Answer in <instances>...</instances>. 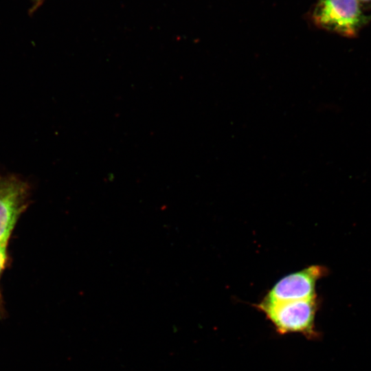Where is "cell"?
I'll return each instance as SVG.
<instances>
[{
	"label": "cell",
	"instance_id": "obj_1",
	"mask_svg": "<svg viewBox=\"0 0 371 371\" xmlns=\"http://www.w3.org/2000/svg\"><path fill=\"white\" fill-rule=\"evenodd\" d=\"M315 25L353 37L370 21L357 0H318L312 12Z\"/></svg>",
	"mask_w": 371,
	"mask_h": 371
},
{
	"label": "cell",
	"instance_id": "obj_2",
	"mask_svg": "<svg viewBox=\"0 0 371 371\" xmlns=\"http://www.w3.org/2000/svg\"><path fill=\"white\" fill-rule=\"evenodd\" d=\"M256 307L281 335L297 333L313 338L317 334L314 324L317 308L316 297L273 303L262 300Z\"/></svg>",
	"mask_w": 371,
	"mask_h": 371
},
{
	"label": "cell",
	"instance_id": "obj_3",
	"mask_svg": "<svg viewBox=\"0 0 371 371\" xmlns=\"http://www.w3.org/2000/svg\"><path fill=\"white\" fill-rule=\"evenodd\" d=\"M29 183L15 174H0V239L10 236L21 214L27 206Z\"/></svg>",
	"mask_w": 371,
	"mask_h": 371
},
{
	"label": "cell",
	"instance_id": "obj_4",
	"mask_svg": "<svg viewBox=\"0 0 371 371\" xmlns=\"http://www.w3.org/2000/svg\"><path fill=\"white\" fill-rule=\"evenodd\" d=\"M324 273L325 269L318 265L291 273L277 282L262 301L273 303L315 298L316 282Z\"/></svg>",
	"mask_w": 371,
	"mask_h": 371
},
{
	"label": "cell",
	"instance_id": "obj_5",
	"mask_svg": "<svg viewBox=\"0 0 371 371\" xmlns=\"http://www.w3.org/2000/svg\"><path fill=\"white\" fill-rule=\"evenodd\" d=\"M10 236L0 239V277L3 271L7 260V247Z\"/></svg>",
	"mask_w": 371,
	"mask_h": 371
},
{
	"label": "cell",
	"instance_id": "obj_6",
	"mask_svg": "<svg viewBox=\"0 0 371 371\" xmlns=\"http://www.w3.org/2000/svg\"><path fill=\"white\" fill-rule=\"evenodd\" d=\"M364 12L371 18V0H357Z\"/></svg>",
	"mask_w": 371,
	"mask_h": 371
},
{
	"label": "cell",
	"instance_id": "obj_7",
	"mask_svg": "<svg viewBox=\"0 0 371 371\" xmlns=\"http://www.w3.org/2000/svg\"><path fill=\"white\" fill-rule=\"evenodd\" d=\"M43 1L44 0H32L33 5L31 11L34 12L36 9H37L43 3Z\"/></svg>",
	"mask_w": 371,
	"mask_h": 371
},
{
	"label": "cell",
	"instance_id": "obj_8",
	"mask_svg": "<svg viewBox=\"0 0 371 371\" xmlns=\"http://www.w3.org/2000/svg\"><path fill=\"white\" fill-rule=\"evenodd\" d=\"M3 312V311L2 299H1V293H0V317L2 315Z\"/></svg>",
	"mask_w": 371,
	"mask_h": 371
}]
</instances>
